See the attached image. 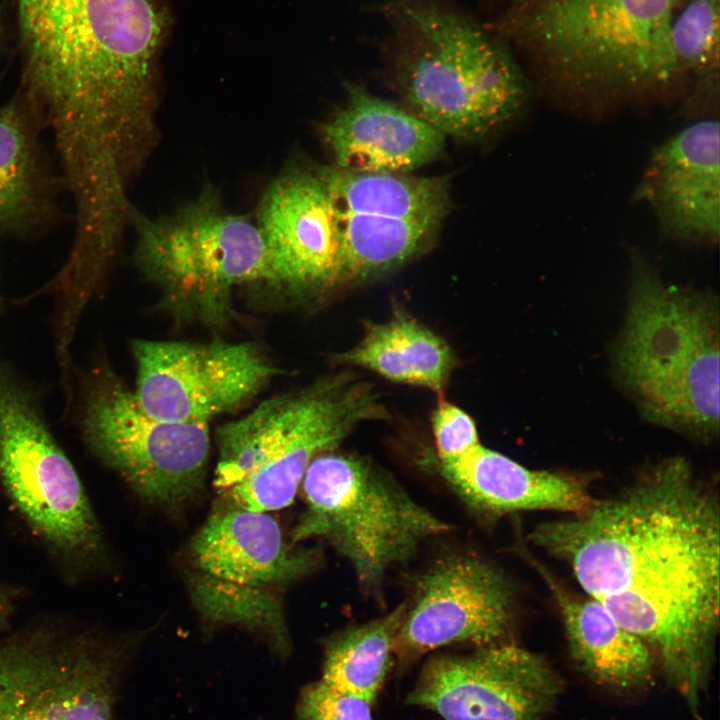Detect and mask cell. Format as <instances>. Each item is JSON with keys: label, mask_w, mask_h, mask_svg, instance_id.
Returning a JSON list of instances; mask_svg holds the SVG:
<instances>
[{"label": "cell", "mask_w": 720, "mask_h": 720, "mask_svg": "<svg viewBox=\"0 0 720 720\" xmlns=\"http://www.w3.org/2000/svg\"><path fill=\"white\" fill-rule=\"evenodd\" d=\"M530 539L648 646L700 720L720 624V506L688 461L663 459L617 495L537 525Z\"/></svg>", "instance_id": "cell-1"}, {"label": "cell", "mask_w": 720, "mask_h": 720, "mask_svg": "<svg viewBox=\"0 0 720 720\" xmlns=\"http://www.w3.org/2000/svg\"><path fill=\"white\" fill-rule=\"evenodd\" d=\"M28 106L50 127L66 184L91 190L142 161L154 130L167 14L151 0H17Z\"/></svg>", "instance_id": "cell-2"}, {"label": "cell", "mask_w": 720, "mask_h": 720, "mask_svg": "<svg viewBox=\"0 0 720 720\" xmlns=\"http://www.w3.org/2000/svg\"><path fill=\"white\" fill-rule=\"evenodd\" d=\"M618 383L647 421L710 442L719 433V306L712 293L665 282L630 252Z\"/></svg>", "instance_id": "cell-3"}, {"label": "cell", "mask_w": 720, "mask_h": 720, "mask_svg": "<svg viewBox=\"0 0 720 720\" xmlns=\"http://www.w3.org/2000/svg\"><path fill=\"white\" fill-rule=\"evenodd\" d=\"M677 2L517 0L508 26L561 85L641 92L679 79L669 37Z\"/></svg>", "instance_id": "cell-4"}, {"label": "cell", "mask_w": 720, "mask_h": 720, "mask_svg": "<svg viewBox=\"0 0 720 720\" xmlns=\"http://www.w3.org/2000/svg\"><path fill=\"white\" fill-rule=\"evenodd\" d=\"M382 416L383 407L368 385L346 376L269 398L218 427L214 486L232 506L283 509L293 502L314 458L356 424Z\"/></svg>", "instance_id": "cell-5"}, {"label": "cell", "mask_w": 720, "mask_h": 720, "mask_svg": "<svg viewBox=\"0 0 720 720\" xmlns=\"http://www.w3.org/2000/svg\"><path fill=\"white\" fill-rule=\"evenodd\" d=\"M398 81L410 111L459 140H481L517 119L530 87L512 56L461 17L406 9Z\"/></svg>", "instance_id": "cell-6"}, {"label": "cell", "mask_w": 720, "mask_h": 720, "mask_svg": "<svg viewBox=\"0 0 720 720\" xmlns=\"http://www.w3.org/2000/svg\"><path fill=\"white\" fill-rule=\"evenodd\" d=\"M305 511L292 543L321 539L351 566L366 589L406 562L426 540L449 525L417 503L386 474L352 455L325 452L301 482Z\"/></svg>", "instance_id": "cell-7"}, {"label": "cell", "mask_w": 720, "mask_h": 720, "mask_svg": "<svg viewBox=\"0 0 720 720\" xmlns=\"http://www.w3.org/2000/svg\"><path fill=\"white\" fill-rule=\"evenodd\" d=\"M137 232L136 263L177 317L223 324L237 286L266 281L261 233L227 211L207 191L168 216L150 219L130 208Z\"/></svg>", "instance_id": "cell-8"}, {"label": "cell", "mask_w": 720, "mask_h": 720, "mask_svg": "<svg viewBox=\"0 0 720 720\" xmlns=\"http://www.w3.org/2000/svg\"><path fill=\"white\" fill-rule=\"evenodd\" d=\"M190 555L197 571L192 597L200 612L260 634L285 657L290 639L280 592L315 568L314 553L289 546L268 512L230 505L200 528Z\"/></svg>", "instance_id": "cell-9"}, {"label": "cell", "mask_w": 720, "mask_h": 720, "mask_svg": "<svg viewBox=\"0 0 720 720\" xmlns=\"http://www.w3.org/2000/svg\"><path fill=\"white\" fill-rule=\"evenodd\" d=\"M77 395L84 441L138 495L171 509L198 495L210 455L208 424L151 416L103 358L82 371Z\"/></svg>", "instance_id": "cell-10"}, {"label": "cell", "mask_w": 720, "mask_h": 720, "mask_svg": "<svg viewBox=\"0 0 720 720\" xmlns=\"http://www.w3.org/2000/svg\"><path fill=\"white\" fill-rule=\"evenodd\" d=\"M0 478L30 525L57 551L95 560L102 535L77 472L32 389L0 360Z\"/></svg>", "instance_id": "cell-11"}, {"label": "cell", "mask_w": 720, "mask_h": 720, "mask_svg": "<svg viewBox=\"0 0 720 720\" xmlns=\"http://www.w3.org/2000/svg\"><path fill=\"white\" fill-rule=\"evenodd\" d=\"M132 648L87 632L0 640V720H115Z\"/></svg>", "instance_id": "cell-12"}, {"label": "cell", "mask_w": 720, "mask_h": 720, "mask_svg": "<svg viewBox=\"0 0 720 720\" xmlns=\"http://www.w3.org/2000/svg\"><path fill=\"white\" fill-rule=\"evenodd\" d=\"M134 394L158 419L208 424L253 399L281 369L255 343L135 339Z\"/></svg>", "instance_id": "cell-13"}, {"label": "cell", "mask_w": 720, "mask_h": 720, "mask_svg": "<svg viewBox=\"0 0 720 720\" xmlns=\"http://www.w3.org/2000/svg\"><path fill=\"white\" fill-rule=\"evenodd\" d=\"M563 688L544 656L505 642L432 658L407 702L445 720H547Z\"/></svg>", "instance_id": "cell-14"}, {"label": "cell", "mask_w": 720, "mask_h": 720, "mask_svg": "<svg viewBox=\"0 0 720 720\" xmlns=\"http://www.w3.org/2000/svg\"><path fill=\"white\" fill-rule=\"evenodd\" d=\"M515 592L502 571L470 554L447 556L419 578L395 640V654L418 657L452 644L511 642Z\"/></svg>", "instance_id": "cell-15"}, {"label": "cell", "mask_w": 720, "mask_h": 720, "mask_svg": "<svg viewBox=\"0 0 720 720\" xmlns=\"http://www.w3.org/2000/svg\"><path fill=\"white\" fill-rule=\"evenodd\" d=\"M335 218L316 168H293L276 178L256 219L266 253L265 282L294 294L339 283Z\"/></svg>", "instance_id": "cell-16"}, {"label": "cell", "mask_w": 720, "mask_h": 720, "mask_svg": "<svg viewBox=\"0 0 720 720\" xmlns=\"http://www.w3.org/2000/svg\"><path fill=\"white\" fill-rule=\"evenodd\" d=\"M720 127L694 121L651 152L636 196L653 210L661 231L692 243H716L720 232Z\"/></svg>", "instance_id": "cell-17"}, {"label": "cell", "mask_w": 720, "mask_h": 720, "mask_svg": "<svg viewBox=\"0 0 720 720\" xmlns=\"http://www.w3.org/2000/svg\"><path fill=\"white\" fill-rule=\"evenodd\" d=\"M321 134L334 166L351 172L410 173L436 160L446 143L413 112L354 85Z\"/></svg>", "instance_id": "cell-18"}, {"label": "cell", "mask_w": 720, "mask_h": 720, "mask_svg": "<svg viewBox=\"0 0 720 720\" xmlns=\"http://www.w3.org/2000/svg\"><path fill=\"white\" fill-rule=\"evenodd\" d=\"M440 464L456 493L474 510L487 515L528 511L575 514L595 501L584 477L530 469L481 444Z\"/></svg>", "instance_id": "cell-19"}, {"label": "cell", "mask_w": 720, "mask_h": 720, "mask_svg": "<svg viewBox=\"0 0 720 720\" xmlns=\"http://www.w3.org/2000/svg\"><path fill=\"white\" fill-rule=\"evenodd\" d=\"M534 566L558 608L568 652L576 667L606 688L618 691L647 688L658 671L648 646L598 600L569 591L543 565L534 562Z\"/></svg>", "instance_id": "cell-20"}, {"label": "cell", "mask_w": 720, "mask_h": 720, "mask_svg": "<svg viewBox=\"0 0 720 720\" xmlns=\"http://www.w3.org/2000/svg\"><path fill=\"white\" fill-rule=\"evenodd\" d=\"M316 169L339 214L441 223L448 212L447 176L351 172L334 165Z\"/></svg>", "instance_id": "cell-21"}, {"label": "cell", "mask_w": 720, "mask_h": 720, "mask_svg": "<svg viewBox=\"0 0 720 720\" xmlns=\"http://www.w3.org/2000/svg\"><path fill=\"white\" fill-rule=\"evenodd\" d=\"M33 116L16 101L0 106V237L31 232L51 210Z\"/></svg>", "instance_id": "cell-22"}, {"label": "cell", "mask_w": 720, "mask_h": 720, "mask_svg": "<svg viewBox=\"0 0 720 720\" xmlns=\"http://www.w3.org/2000/svg\"><path fill=\"white\" fill-rule=\"evenodd\" d=\"M338 361L436 391L443 389L454 366L447 343L406 318L374 325L357 346L339 355Z\"/></svg>", "instance_id": "cell-23"}, {"label": "cell", "mask_w": 720, "mask_h": 720, "mask_svg": "<svg viewBox=\"0 0 720 720\" xmlns=\"http://www.w3.org/2000/svg\"><path fill=\"white\" fill-rule=\"evenodd\" d=\"M339 282L364 279L398 266L434 237L437 222L335 211Z\"/></svg>", "instance_id": "cell-24"}, {"label": "cell", "mask_w": 720, "mask_h": 720, "mask_svg": "<svg viewBox=\"0 0 720 720\" xmlns=\"http://www.w3.org/2000/svg\"><path fill=\"white\" fill-rule=\"evenodd\" d=\"M405 604L389 614L352 626L324 645L322 680L373 703L392 665Z\"/></svg>", "instance_id": "cell-25"}, {"label": "cell", "mask_w": 720, "mask_h": 720, "mask_svg": "<svg viewBox=\"0 0 720 720\" xmlns=\"http://www.w3.org/2000/svg\"><path fill=\"white\" fill-rule=\"evenodd\" d=\"M720 0H688L670 26V46L680 77L692 79L689 100H712L719 89Z\"/></svg>", "instance_id": "cell-26"}, {"label": "cell", "mask_w": 720, "mask_h": 720, "mask_svg": "<svg viewBox=\"0 0 720 720\" xmlns=\"http://www.w3.org/2000/svg\"><path fill=\"white\" fill-rule=\"evenodd\" d=\"M369 701L323 681L306 685L296 705V720H374Z\"/></svg>", "instance_id": "cell-27"}, {"label": "cell", "mask_w": 720, "mask_h": 720, "mask_svg": "<svg viewBox=\"0 0 720 720\" xmlns=\"http://www.w3.org/2000/svg\"><path fill=\"white\" fill-rule=\"evenodd\" d=\"M432 426L440 463L455 460L480 444L471 417L448 402H439Z\"/></svg>", "instance_id": "cell-28"}, {"label": "cell", "mask_w": 720, "mask_h": 720, "mask_svg": "<svg viewBox=\"0 0 720 720\" xmlns=\"http://www.w3.org/2000/svg\"><path fill=\"white\" fill-rule=\"evenodd\" d=\"M8 611L7 601L0 594V628L2 627Z\"/></svg>", "instance_id": "cell-29"}, {"label": "cell", "mask_w": 720, "mask_h": 720, "mask_svg": "<svg viewBox=\"0 0 720 720\" xmlns=\"http://www.w3.org/2000/svg\"><path fill=\"white\" fill-rule=\"evenodd\" d=\"M3 309H4V299H3L2 295L0 294V313L3 311Z\"/></svg>", "instance_id": "cell-30"}]
</instances>
